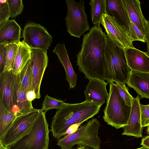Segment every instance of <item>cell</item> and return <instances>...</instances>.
<instances>
[{
	"label": "cell",
	"instance_id": "cell-1",
	"mask_svg": "<svg viewBox=\"0 0 149 149\" xmlns=\"http://www.w3.org/2000/svg\"><path fill=\"white\" fill-rule=\"evenodd\" d=\"M95 24L84 35L81 49L77 55V65L86 79L106 80L104 53L107 36L100 26Z\"/></svg>",
	"mask_w": 149,
	"mask_h": 149
},
{
	"label": "cell",
	"instance_id": "cell-2",
	"mask_svg": "<svg viewBox=\"0 0 149 149\" xmlns=\"http://www.w3.org/2000/svg\"><path fill=\"white\" fill-rule=\"evenodd\" d=\"M102 104L89 100L78 103H66L57 110L52 118L50 130L53 136L58 139L65 135L70 127L81 124L97 114Z\"/></svg>",
	"mask_w": 149,
	"mask_h": 149
},
{
	"label": "cell",
	"instance_id": "cell-3",
	"mask_svg": "<svg viewBox=\"0 0 149 149\" xmlns=\"http://www.w3.org/2000/svg\"><path fill=\"white\" fill-rule=\"evenodd\" d=\"M104 50L105 74L106 80L127 84L131 70L127 61L125 49L107 34Z\"/></svg>",
	"mask_w": 149,
	"mask_h": 149
},
{
	"label": "cell",
	"instance_id": "cell-4",
	"mask_svg": "<svg viewBox=\"0 0 149 149\" xmlns=\"http://www.w3.org/2000/svg\"><path fill=\"white\" fill-rule=\"evenodd\" d=\"M100 126L98 119L92 118L74 132L58 139L57 145L61 149H72L76 145L100 149L102 141L98 134Z\"/></svg>",
	"mask_w": 149,
	"mask_h": 149
},
{
	"label": "cell",
	"instance_id": "cell-5",
	"mask_svg": "<svg viewBox=\"0 0 149 149\" xmlns=\"http://www.w3.org/2000/svg\"><path fill=\"white\" fill-rule=\"evenodd\" d=\"M109 91L103 118L109 125L119 129L127 124L131 107L126 105L120 96L114 83H109Z\"/></svg>",
	"mask_w": 149,
	"mask_h": 149
},
{
	"label": "cell",
	"instance_id": "cell-6",
	"mask_svg": "<svg viewBox=\"0 0 149 149\" xmlns=\"http://www.w3.org/2000/svg\"><path fill=\"white\" fill-rule=\"evenodd\" d=\"M45 113L42 111L30 132L9 146L8 149H48L49 130Z\"/></svg>",
	"mask_w": 149,
	"mask_h": 149
},
{
	"label": "cell",
	"instance_id": "cell-7",
	"mask_svg": "<svg viewBox=\"0 0 149 149\" xmlns=\"http://www.w3.org/2000/svg\"><path fill=\"white\" fill-rule=\"evenodd\" d=\"M65 1L68 11L65 19L67 32L71 36L80 38L90 29L85 11L84 0L77 2L73 0H66Z\"/></svg>",
	"mask_w": 149,
	"mask_h": 149
},
{
	"label": "cell",
	"instance_id": "cell-8",
	"mask_svg": "<svg viewBox=\"0 0 149 149\" xmlns=\"http://www.w3.org/2000/svg\"><path fill=\"white\" fill-rule=\"evenodd\" d=\"M42 110L34 109L31 111L17 116L11 126L0 139V142L8 148L28 134Z\"/></svg>",
	"mask_w": 149,
	"mask_h": 149
},
{
	"label": "cell",
	"instance_id": "cell-9",
	"mask_svg": "<svg viewBox=\"0 0 149 149\" xmlns=\"http://www.w3.org/2000/svg\"><path fill=\"white\" fill-rule=\"evenodd\" d=\"M23 41L31 48L45 51L50 46L52 37L46 29L40 24L31 22L26 24L22 32Z\"/></svg>",
	"mask_w": 149,
	"mask_h": 149
},
{
	"label": "cell",
	"instance_id": "cell-10",
	"mask_svg": "<svg viewBox=\"0 0 149 149\" xmlns=\"http://www.w3.org/2000/svg\"><path fill=\"white\" fill-rule=\"evenodd\" d=\"M0 100L12 113L14 108L17 106L15 75L12 70L0 73Z\"/></svg>",
	"mask_w": 149,
	"mask_h": 149
},
{
	"label": "cell",
	"instance_id": "cell-11",
	"mask_svg": "<svg viewBox=\"0 0 149 149\" xmlns=\"http://www.w3.org/2000/svg\"><path fill=\"white\" fill-rule=\"evenodd\" d=\"M31 58L33 90L36 99L41 97L40 90L41 82L48 61L47 52L42 50L31 48Z\"/></svg>",
	"mask_w": 149,
	"mask_h": 149
},
{
	"label": "cell",
	"instance_id": "cell-12",
	"mask_svg": "<svg viewBox=\"0 0 149 149\" xmlns=\"http://www.w3.org/2000/svg\"><path fill=\"white\" fill-rule=\"evenodd\" d=\"M101 23L103 26L107 34L109 35L124 49L134 48L127 31L119 24L113 17L106 14L103 15Z\"/></svg>",
	"mask_w": 149,
	"mask_h": 149
},
{
	"label": "cell",
	"instance_id": "cell-13",
	"mask_svg": "<svg viewBox=\"0 0 149 149\" xmlns=\"http://www.w3.org/2000/svg\"><path fill=\"white\" fill-rule=\"evenodd\" d=\"M105 3L106 14L113 17L116 22L126 29L131 38V22L122 0H105Z\"/></svg>",
	"mask_w": 149,
	"mask_h": 149
},
{
	"label": "cell",
	"instance_id": "cell-14",
	"mask_svg": "<svg viewBox=\"0 0 149 149\" xmlns=\"http://www.w3.org/2000/svg\"><path fill=\"white\" fill-rule=\"evenodd\" d=\"M141 104L139 95L134 98L130 114L127 125L123 128L122 134L136 138L142 136L143 127L141 123Z\"/></svg>",
	"mask_w": 149,
	"mask_h": 149
},
{
	"label": "cell",
	"instance_id": "cell-15",
	"mask_svg": "<svg viewBox=\"0 0 149 149\" xmlns=\"http://www.w3.org/2000/svg\"><path fill=\"white\" fill-rule=\"evenodd\" d=\"M128 65L132 70L149 72V56L135 47L125 49Z\"/></svg>",
	"mask_w": 149,
	"mask_h": 149
},
{
	"label": "cell",
	"instance_id": "cell-16",
	"mask_svg": "<svg viewBox=\"0 0 149 149\" xmlns=\"http://www.w3.org/2000/svg\"><path fill=\"white\" fill-rule=\"evenodd\" d=\"M88 79L89 81L84 91L85 100L104 103L109 96L106 88L108 83L104 81L96 79L91 78Z\"/></svg>",
	"mask_w": 149,
	"mask_h": 149
},
{
	"label": "cell",
	"instance_id": "cell-17",
	"mask_svg": "<svg viewBox=\"0 0 149 149\" xmlns=\"http://www.w3.org/2000/svg\"><path fill=\"white\" fill-rule=\"evenodd\" d=\"M21 28L15 20L8 19L0 24V45L18 43Z\"/></svg>",
	"mask_w": 149,
	"mask_h": 149
},
{
	"label": "cell",
	"instance_id": "cell-18",
	"mask_svg": "<svg viewBox=\"0 0 149 149\" xmlns=\"http://www.w3.org/2000/svg\"><path fill=\"white\" fill-rule=\"evenodd\" d=\"M53 52L57 55L59 61L64 68L66 79L69 84V89L74 88L76 85L77 75L74 71L65 47V45L63 43L57 44Z\"/></svg>",
	"mask_w": 149,
	"mask_h": 149
},
{
	"label": "cell",
	"instance_id": "cell-19",
	"mask_svg": "<svg viewBox=\"0 0 149 149\" xmlns=\"http://www.w3.org/2000/svg\"><path fill=\"white\" fill-rule=\"evenodd\" d=\"M131 21L146 35L147 21L143 15L139 0H122Z\"/></svg>",
	"mask_w": 149,
	"mask_h": 149
},
{
	"label": "cell",
	"instance_id": "cell-20",
	"mask_svg": "<svg viewBox=\"0 0 149 149\" xmlns=\"http://www.w3.org/2000/svg\"><path fill=\"white\" fill-rule=\"evenodd\" d=\"M127 84L142 97L149 99V72L131 70Z\"/></svg>",
	"mask_w": 149,
	"mask_h": 149
},
{
	"label": "cell",
	"instance_id": "cell-21",
	"mask_svg": "<svg viewBox=\"0 0 149 149\" xmlns=\"http://www.w3.org/2000/svg\"><path fill=\"white\" fill-rule=\"evenodd\" d=\"M31 48L23 40L20 41L16 54L13 62L12 71L17 75L21 72L31 58Z\"/></svg>",
	"mask_w": 149,
	"mask_h": 149
},
{
	"label": "cell",
	"instance_id": "cell-22",
	"mask_svg": "<svg viewBox=\"0 0 149 149\" xmlns=\"http://www.w3.org/2000/svg\"><path fill=\"white\" fill-rule=\"evenodd\" d=\"M15 80L18 116L29 113L35 109L33 107L32 102L27 99L26 93L22 86L19 74L15 75Z\"/></svg>",
	"mask_w": 149,
	"mask_h": 149
},
{
	"label": "cell",
	"instance_id": "cell-23",
	"mask_svg": "<svg viewBox=\"0 0 149 149\" xmlns=\"http://www.w3.org/2000/svg\"><path fill=\"white\" fill-rule=\"evenodd\" d=\"M17 117L9 111L0 100V139L4 136Z\"/></svg>",
	"mask_w": 149,
	"mask_h": 149
},
{
	"label": "cell",
	"instance_id": "cell-24",
	"mask_svg": "<svg viewBox=\"0 0 149 149\" xmlns=\"http://www.w3.org/2000/svg\"><path fill=\"white\" fill-rule=\"evenodd\" d=\"M91 6V19L93 24L101 23L103 15L106 14L105 0H91L89 3Z\"/></svg>",
	"mask_w": 149,
	"mask_h": 149
},
{
	"label": "cell",
	"instance_id": "cell-25",
	"mask_svg": "<svg viewBox=\"0 0 149 149\" xmlns=\"http://www.w3.org/2000/svg\"><path fill=\"white\" fill-rule=\"evenodd\" d=\"M22 88L25 92L33 91V75L31 59L19 74Z\"/></svg>",
	"mask_w": 149,
	"mask_h": 149
},
{
	"label": "cell",
	"instance_id": "cell-26",
	"mask_svg": "<svg viewBox=\"0 0 149 149\" xmlns=\"http://www.w3.org/2000/svg\"><path fill=\"white\" fill-rule=\"evenodd\" d=\"M18 43L6 45V46L5 63L3 72L12 70V65L18 47Z\"/></svg>",
	"mask_w": 149,
	"mask_h": 149
},
{
	"label": "cell",
	"instance_id": "cell-27",
	"mask_svg": "<svg viewBox=\"0 0 149 149\" xmlns=\"http://www.w3.org/2000/svg\"><path fill=\"white\" fill-rule=\"evenodd\" d=\"M66 104V103L63 100L50 97L47 94L42 102L41 109L46 112L53 109H59Z\"/></svg>",
	"mask_w": 149,
	"mask_h": 149
},
{
	"label": "cell",
	"instance_id": "cell-28",
	"mask_svg": "<svg viewBox=\"0 0 149 149\" xmlns=\"http://www.w3.org/2000/svg\"><path fill=\"white\" fill-rule=\"evenodd\" d=\"M114 84L120 96L124 100L125 104L131 107L134 98L129 93L125 84L119 82H116Z\"/></svg>",
	"mask_w": 149,
	"mask_h": 149
},
{
	"label": "cell",
	"instance_id": "cell-29",
	"mask_svg": "<svg viewBox=\"0 0 149 149\" xmlns=\"http://www.w3.org/2000/svg\"><path fill=\"white\" fill-rule=\"evenodd\" d=\"M9 11V17L13 18L22 12L24 6L22 0H7Z\"/></svg>",
	"mask_w": 149,
	"mask_h": 149
},
{
	"label": "cell",
	"instance_id": "cell-30",
	"mask_svg": "<svg viewBox=\"0 0 149 149\" xmlns=\"http://www.w3.org/2000/svg\"><path fill=\"white\" fill-rule=\"evenodd\" d=\"M9 11L7 0H0V24L8 19Z\"/></svg>",
	"mask_w": 149,
	"mask_h": 149
},
{
	"label": "cell",
	"instance_id": "cell-31",
	"mask_svg": "<svg viewBox=\"0 0 149 149\" xmlns=\"http://www.w3.org/2000/svg\"><path fill=\"white\" fill-rule=\"evenodd\" d=\"M131 25L132 30L131 38L132 41L133 42L134 41L138 40L144 42H146L145 36L132 22Z\"/></svg>",
	"mask_w": 149,
	"mask_h": 149
},
{
	"label": "cell",
	"instance_id": "cell-32",
	"mask_svg": "<svg viewBox=\"0 0 149 149\" xmlns=\"http://www.w3.org/2000/svg\"><path fill=\"white\" fill-rule=\"evenodd\" d=\"M141 115L142 127L149 125V111L146 108L145 105L141 104Z\"/></svg>",
	"mask_w": 149,
	"mask_h": 149
},
{
	"label": "cell",
	"instance_id": "cell-33",
	"mask_svg": "<svg viewBox=\"0 0 149 149\" xmlns=\"http://www.w3.org/2000/svg\"><path fill=\"white\" fill-rule=\"evenodd\" d=\"M6 45H0V73L3 72L4 69Z\"/></svg>",
	"mask_w": 149,
	"mask_h": 149
},
{
	"label": "cell",
	"instance_id": "cell-34",
	"mask_svg": "<svg viewBox=\"0 0 149 149\" xmlns=\"http://www.w3.org/2000/svg\"><path fill=\"white\" fill-rule=\"evenodd\" d=\"M145 38L147 44V50L146 52L149 56V20L147 22Z\"/></svg>",
	"mask_w": 149,
	"mask_h": 149
},
{
	"label": "cell",
	"instance_id": "cell-35",
	"mask_svg": "<svg viewBox=\"0 0 149 149\" xmlns=\"http://www.w3.org/2000/svg\"><path fill=\"white\" fill-rule=\"evenodd\" d=\"M26 97L27 99L31 102L35 99H36V95L34 91L28 92L26 93Z\"/></svg>",
	"mask_w": 149,
	"mask_h": 149
},
{
	"label": "cell",
	"instance_id": "cell-36",
	"mask_svg": "<svg viewBox=\"0 0 149 149\" xmlns=\"http://www.w3.org/2000/svg\"><path fill=\"white\" fill-rule=\"evenodd\" d=\"M141 145L149 148V136H146L142 139Z\"/></svg>",
	"mask_w": 149,
	"mask_h": 149
},
{
	"label": "cell",
	"instance_id": "cell-37",
	"mask_svg": "<svg viewBox=\"0 0 149 149\" xmlns=\"http://www.w3.org/2000/svg\"><path fill=\"white\" fill-rule=\"evenodd\" d=\"M77 148V149H92L91 148L84 146H78Z\"/></svg>",
	"mask_w": 149,
	"mask_h": 149
},
{
	"label": "cell",
	"instance_id": "cell-38",
	"mask_svg": "<svg viewBox=\"0 0 149 149\" xmlns=\"http://www.w3.org/2000/svg\"><path fill=\"white\" fill-rule=\"evenodd\" d=\"M0 149H8V148L4 146L0 142Z\"/></svg>",
	"mask_w": 149,
	"mask_h": 149
},
{
	"label": "cell",
	"instance_id": "cell-39",
	"mask_svg": "<svg viewBox=\"0 0 149 149\" xmlns=\"http://www.w3.org/2000/svg\"><path fill=\"white\" fill-rule=\"evenodd\" d=\"M136 149H149V148L143 146H142L141 148Z\"/></svg>",
	"mask_w": 149,
	"mask_h": 149
},
{
	"label": "cell",
	"instance_id": "cell-40",
	"mask_svg": "<svg viewBox=\"0 0 149 149\" xmlns=\"http://www.w3.org/2000/svg\"><path fill=\"white\" fill-rule=\"evenodd\" d=\"M147 133L149 135V125L147 127Z\"/></svg>",
	"mask_w": 149,
	"mask_h": 149
},
{
	"label": "cell",
	"instance_id": "cell-41",
	"mask_svg": "<svg viewBox=\"0 0 149 149\" xmlns=\"http://www.w3.org/2000/svg\"><path fill=\"white\" fill-rule=\"evenodd\" d=\"M146 109L149 111V104L145 105Z\"/></svg>",
	"mask_w": 149,
	"mask_h": 149
},
{
	"label": "cell",
	"instance_id": "cell-42",
	"mask_svg": "<svg viewBox=\"0 0 149 149\" xmlns=\"http://www.w3.org/2000/svg\"><path fill=\"white\" fill-rule=\"evenodd\" d=\"M72 149H77V148H72Z\"/></svg>",
	"mask_w": 149,
	"mask_h": 149
}]
</instances>
